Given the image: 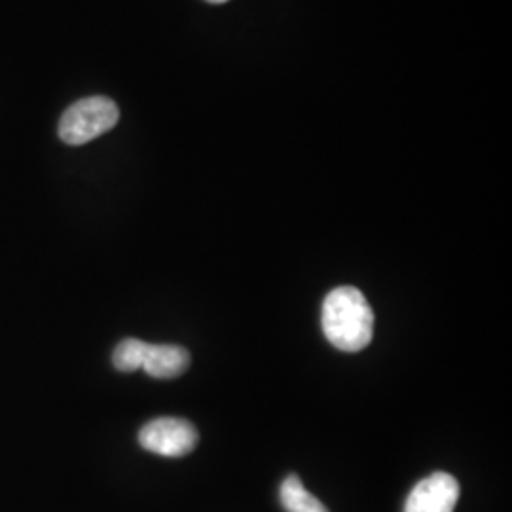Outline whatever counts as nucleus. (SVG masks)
Returning a JSON list of instances; mask_svg holds the SVG:
<instances>
[{"instance_id":"39448f33","label":"nucleus","mask_w":512,"mask_h":512,"mask_svg":"<svg viewBox=\"0 0 512 512\" xmlns=\"http://www.w3.org/2000/svg\"><path fill=\"white\" fill-rule=\"evenodd\" d=\"M190 366V353L181 346L147 344L141 368L156 380H173L183 376Z\"/></svg>"},{"instance_id":"423d86ee","label":"nucleus","mask_w":512,"mask_h":512,"mask_svg":"<svg viewBox=\"0 0 512 512\" xmlns=\"http://www.w3.org/2000/svg\"><path fill=\"white\" fill-rule=\"evenodd\" d=\"M279 499L281 507L287 512H329L315 495L304 488L302 480L296 475H289L283 480L279 488Z\"/></svg>"},{"instance_id":"0eeeda50","label":"nucleus","mask_w":512,"mask_h":512,"mask_svg":"<svg viewBox=\"0 0 512 512\" xmlns=\"http://www.w3.org/2000/svg\"><path fill=\"white\" fill-rule=\"evenodd\" d=\"M147 342L137 338H126L122 340L114 353H112V365L120 372H135L143 365V353H145Z\"/></svg>"},{"instance_id":"7ed1b4c3","label":"nucleus","mask_w":512,"mask_h":512,"mask_svg":"<svg viewBox=\"0 0 512 512\" xmlns=\"http://www.w3.org/2000/svg\"><path fill=\"white\" fill-rule=\"evenodd\" d=\"M200 435L183 418H156L139 431V444L162 458H184L198 446Z\"/></svg>"},{"instance_id":"f03ea898","label":"nucleus","mask_w":512,"mask_h":512,"mask_svg":"<svg viewBox=\"0 0 512 512\" xmlns=\"http://www.w3.org/2000/svg\"><path fill=\"white\" fill-rule=\"evenodd\" d=\"M120 120V110L116 103L103 97H86L76 101L59 120V139L67 145L80 147L101 137L114 128Z\"/></svg>"},{"instance_id":"20e7f679","label":"nucleus","mask_w":512,"mask_h":512,"mask_svg":"<svg viewBox=\"0 0 512 512\" xmlns=\"http://www.w3.org/2000/svg\"><path fill=\"white\" fill-rule=\"evenodd\" d=\"M458 480L448 473H435L414 486L404 503V512H454L459 501Z\"/></svg>"},{"instance_id":"6e6552de","label":"nucleus","mask_w":512,"mask_h":512,"mask_svg":"<svg viewBox=\"0 0 512 512\" xmlns=\"http://www.w3.org/2000/svg\"><path fill=\"white\" fill-rule=\"evenodd\" d=\"M207 2H211V4H222V2H228V0H207Z\"/></svg>"},{"instance_id":"f257e3e1","label":"nucleus","mask_w":512,"mask_h":512,"mask_svg":"<svg viewBox=\"0 0 512 512\" xmlns=\"http://www.w3.org/2000/svg\"><path fill=\"white\" fill-rule=\"evenodd\" d=\"M321 327L334 348L357 353L372 342L374 311L359 289L338 287L323 302Z\"/></svg>"}]
</instances>
